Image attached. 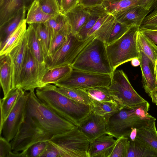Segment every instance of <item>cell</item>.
I'll use <instances>...</instances> for the list:
<instances>
[{
    "mask_svg": "<svg viewBox=\"0 0 157 157\" xmlns=\"http://www.w3.org/2000/svg\"><path fill=\"white\" fill-rule=\"evenodd\" d=\"M60 157L56 147L49 140H48L46 147L40 157Z\"/></svg>",
    "mask_w": 157,
    "mask_h": 157,
    "instance_id": "f6af8a7d",
    "label": "cell"
},
{
    "mask_svg": "<svg viewBox=\"0 0 157 157\" xmlns=\"http://www.w3.org/2000/svg\"><path fill=\"white\" fill-rule=\"evenodd\" d=\"M132 65L135 67H137L140 65V62L139 58H135L131 61Z\"/></svg>",
    "mask_w": 157,
    "mask_h": 157,
    "instance_id": "f5cc1de1",
    "label": "cell"
},
{
    "mask_svg": "<svg viewBox=\"0 0 157 157\" xmlns=\"http://www.w3.org/2000/svg\"><path fill=\"white\" fill-rule=\"evenodd\" d=\"M90 105L91 111L103 117L107 122L111 116L122 109L115 101L102 102L91 99Z\"/></svg>",
    "mask_w": 157,
    "mask_h": 157,
    "instance_id": "603a6c76",
    "label": "cell"
},
{
    "mask_svg": "<svg viewBox=\"0 0 157 157\" xmlns=\"http://www.w3.org/2000/svg\"><path fill=\"white\" fill-rule=\"evenodd\" d=\"M137 129L136 128H134L132 130L128 136L129 137L130 140H134L136 138Z\"/></svg>",
    "mask_w": 157,
    "mask_h": 157,
    "instance_id": "816d5d0a",
    "label": "cell"
},
{
    "mask_svg": "<svg viewBox=\"0 0 157 157\" xmlns=\"http://www.w3.org/2000/svg\"><path fill=\"white\" fill-rule=\"evenodd\" d=\"M44 23L50 30L52 39L57 33L68 25L66 16L62 13L54 16Z\"/></svg>",
    "mask_w": 157,
    "mask_h": 157,
    "instance_id": "e575fe53",
    "label": "cell"
},
{
    "mask_svg": "<svg viewBox=\"0 0 157 157\" xmlns=\"http://www.w3.org/2000/svg\"><path fill=\"white\" fill-rule=\"evenodd\" d=\"M107 123L103 117L91 111L78 126L90 142L102 135L108 134L106 130Z\"/></svg>",
    "mask_w": 157,
    "mask_h": 157,
    "instance_id": "5bb4252c",
    "label": "cell"
},
{
    "mask_svg": "<svg viewBox=\"0 0 157 157\" xmlns=\"http://www.w3.org/2000/svg\"><path fill=\"white\" fill-rule=\"evenodd\" d=\"M0 82L5 98L12 90V64L8 54L0 56Z\"/></svg>",
    "mask_w": 157,
    "mask_h": 157,
    "instance_id": "7402d4cb",
    "label": "cell"
},
{
    "mask_svg": "<svg viewBox=\"0 0 157 157\" xmlns=\"http://www.w3.org/2000/svg\"><path fill=\"white\" fill-rule=\"evenodd\" d=\"M45 13L55 16L61 13L57 0H36Z\"/></svg>",
    "mask_w": 157,
    "mask_h": 157,
    "instance_id": "ab89813d",
    "label": "cell"
},
{
    "mask_svg": "<svg viewBox=\"0 0 157 157\" xmlns=\"http://www.w3.org/2000/svg\"><path fill=\"white\" fill-rule=\"evenodd\" d=\"M113 136L102 135L90 142L89 157H109L117 141Z\"/></svg>",
    "mask_w": 157,
    "mask_h": 157,
    "instance_id": "ac0fdd59",
    "label": "cell"
},
{
    "mask_svg": "<svg viewBox=\"0 0 157 157\" xmlns=\"http://www.w3.org/2000/svg\"><path fill=\"white\" fill-rule=\"evenodd\" d=\"M8 0H0V8Z\"/></svg>",
    "mask_w": 157,
    "mask_h": 157,
    "instance_id": "9f6ffc18",
    "label": "cell"
},
{
    "mask_svg": "<svg viewBox=\"0 0 157 157\" xmlns=\"http://www.w3.org/2000/svg\"><path fill=\"white\" fill-rule=\"evenodd\" d=\"M64 14L71 32L74 34L78 33L86 24L90 15L88 8L79 4Z\"/></svg>",
    "mask_w": 157,
    "mask_h": 157,
    "instance_id": "d6986e66",
    "label": "cell"
},
{
    "mask_svg": "<svg viewBox=\"0 0 157 157\" xmlns=\"http://www.w3.org/2000/svg\"><path fill=\"white\" fill-rule=\"evenodd\" d=\"M140 5L145 9L150 11L156 6V0H140Z\"/></svg>",
    "mask_w": 157,
    "mask_h": 157,
    "instance_id": "f907efd6",
    "label": "cell"
},
{
    "mask_svg": "<svg viewBox=\"0 0 157 157\" xmlns=\"http://www.w3.org/2000/svg\"><path fill=\"white\" fill-rule=\"evenodd\" d=\"M28 46L26 32L19 44L8 54L12 66V90L17 87Z\"/></svg>",
    "mask_w": 157,
    "mask_h": 157,
    "instance_id": "2e32d148",
    "label": "cell"
},
{
    "mask_svg": "<svg viewBox=\"0 0 157 157\" xmlns=\"http://www.w3.org/2000/svg\"><path fill=\"white\" fill-rule=\"evenodd\" d=\"M40 43L45 59L47 57L52 36L49 29L43 23L33 24Z\"/></svg>",
    "mask_w": 157,
    "mask_h": 157,
    "instance_id": "4dcf8cb0",
    "label": "cell"
},
{
    "mask_svg": "<svg viewBox=\"0 0 157 157\" xmlns=\"http://www.w3.org/2000/svg\"><path fill=\"white\" fill-rule=\"evenodd\" d=\"M24 6V0H8L0 8V26Z\"/></svg>",
    "mask_w": 157,
    "mask_h": 157,
    "instance_id": "1f68e13d",
    "label": "cell"
},
{
    "mask_svg": "<svg viewBox=\"0 0 157 157\" xmlns=\"http://www.w3.org/2000/svg\"><path fill=\"white\" fill-rule=\"evenodd\" d=\"M107 88L97 87L88 89L86 91L91 99L102 102L114 101Z\"/></svg>",
    "mask_w": 157,
    "mask_h": 157,
    "instance_id": "74e56055",
    "label": "cell"
},
{
    "mask_svg": "<svg viewBox=\"0 0 157 157\" xmlns=\"http://www.w3.org/2000/svg\"><path fill=\"white\" fill-rule=\"evenodd\" d=\"M137 42L139 51H142L153 63L156 75L157 46L139 30L138 33Z\"/></svg>",
    "mask_w": 157,
    "mask_h": 157,
    "instance_id": "d4e9b609",
    "label": "cell"
},
{
    "mask_svg": "<svg viewBox=\"0 0 157 157\" xmlns=\"http://www.w3.org/2000/svg\"><path fill=\"white\" fill-rule=\"evenodd\" d=\"M27 11L25 7L24 6L12 17L0 26V50L3 48L9 37L21 22L25 19Z\"/></svg>",
    "mask_w": 157,
    "mask_h": 157,
    "instance_id": "ffe728a7",
    "label": "cell"
},
{
    "mask_svg": "<svg viewBox=\"0 0 157 157\" xmlns=\"http://www.w3.org/2000/svg\"><path fill=\"white\" fill-rule=\"evenodd\" d=\"M35 0H24V6L27 10Z\"/></svg>",
    "mask_w": 157,
    "mask_h": 157,
    "instance_id": "db71d44e",
    "label": "cell"
},
{
    "mask_svg": "<svg viewBox=\"0 0 157 157\" xmlns=\"http://www.w3.org/2000/svg\"><path fill=\"white\" fill-rule=\"evenodd\" d=\"M107 88L113 100L122 109L132 107L147 101L134 90L122 70L113 71Z\"/></svg>",
    "mask_w": 157,
    "mask_h": 157,
    "instance_id": "52a82bcc",
    "label": "cell"
},
{
    "mask_svg": "<svg viewBox=\"0 0 157 157\" xmlns=\"http://www.w3.org/2000/svg\"><path fill=\"white\" fill-rule=\"evenodd\" d=\"M72 69L71 65H66L48 70L41 80L43 86L48 84H55L66 77Z\"/></svg>",
    "mask_w": 157,
    "mask_h": 157,
    "instance_id": "f1b7e54d",
    "label": "cell"
},
{
    "mask_svg": "<svg viewBox=\"0 0 157 157\" xmlns=\"http://www.w3.org/2000/svg\"><path fill=\"white\" fill-rule=\"evenodd\" d=\"M25 91L19 87L12 90L5 98L0 99L1 118L0 132H2L3 124L19 98Z\"/></svg>",
    "mask_w": 157,
    "mask_h": 157,
    "instance_id": "44dd1931",
    "label": "cell"
},
{
    "mask_svg": "<svg viewBox=\"0 0 157 157\" xmlns=\"http://www.w3.org/2000/svg\"><path fill=\"white\" fill-rule=\"evenodd\" d=\"M48 141L39 142L31 146L27 151V157H40L45 149Z\"/></svg>",
    "mask_w": 157,
    "mask_h": 157,
    "instance_id": "7bdbcfd3",
    "label": "cell"
},
{
    "mask_svg": "<svg viewBox=\"0 0 157 157\" xmlns=\"http://www.w3.org/2000/svg\"><path fill=\"white\" fill-rule=\"evenodd\" d=\"M26 34L28 46L35 60L39 81L43 86L41 80L48 70L46 66L42 47L33 24L29 25Z\"/></svg>",
    "mask_w": 157,
    "mask_h": 157,
    "instance_id": "4fadbf2b",
    "label": "cell"
},
{
    "mask_svg": "<svg viewBox=\"0 0 157 157\" xmlns=\"http://www.w3.org/2000/svg\"><path fill=\"white\" fill-rule=\"evenodd\" d=\"M105 0H80L79 4L86 8L102 5Z\"/></svg>",
    "mask_w": 157,
    "mask_h": 157,
    "instance_id": "681fc988",
    "label": "cell"
},
{
    "mask_svg": "<svg viewBox=\"0 0 157 157\" xmlns=\"http://www.w3.org/2000/svg\"><path fill=\"white\" fill-rule=\"evenodd\" d=\"M95 37L89 36L85 40L71 32L64 44L53 55L45 59L47 69L66 65H71L84 48Z\"/></svg>",
    "mask_w": 157,
    "mask_h": 157,
    "instance_id": "ba28073f",
    "label": "cell"
},
{
    "mask_svg": "<svg viewBox=\"0 0 157 157\" xmlns=\"http://www.w3.org/2000/svg\"><path fill=\"white\" fill-rule=\"evenodd\" d=\"M87 8L90 15L86 24L77 34L79 37L82 40H86L89 37L87 35L89 31L101 16L108 12L102 5Z\"/></svg>",
    "mask_w": 157,
    "mask_h": 157,
    "instance_id": "4316f807",
    "label": "cell"
},
{
    "mask_svg": "<svg viewBox=\"0 0 157 157\" xmlns=\"http://www.w3.org/2000/svg\"><path fill=\"white\" fill-rule=\"evenodd\" d=\"M80 0H62L61 11L64 14L79 4Z\"/></svg>",
    "mask_w": 157,
    "mask_h": 157,
    "instance_id": "bcb514c9",
    "label": "cell"
},
{
    "mask_svg": "<svg viewBox=\"0 0 157 157\" xmlns=\"http://www.w3.org/2000/svg\"><path fill=\"white\" fill-rule=\"evenodd\" d=\"M116 21L115 17L110 14L94 36L106 44Z\"/></svg>",
    "mask_w": 157,
    "mask_h": 157,
    "instance_id": "d590c367",
    "label": "cell"
},
{
    "mask_svg": "<svg viewBox=\"0 0 157 157\" xmlns=\"http://www.w3.org/2000/svg\"><path fill=\"white\" fill-rule=\"evenodd\" d=\"M140 28L157 29V6L145 17Z\"/></svg>",
    "mask_w": 157,
    "mask_h": 157,
    "instance_id": "b9f144b4",
    "label": "cell"
},
{
    "mask_svg": "<svg viewBox=\"0 0 157 157\" xmlns=\"http://www.w3.org/2000/svg\"><path fill=\"white\" fill-rule=\"evenodd\" d=\"M12 150L11 145L5 138H0V157H8Z\"/></svg>",
    "mask_w": 157,
    "mask_h": 157,
    "instance_id": "ee69618b",
    "label": "cell"
},
{
    "mask_svg": "<svg viewBox=\"0 0 157 157\" xmlns=\"http://www.w3.org/2000/svg\"><path fill=\"white\" fill-rule=\"evenodd\" d=\"M49 140L57 149L60 157H89L90 141L78 126L64 133L53 135Z\"/></svg>",
    "mask_w": 157,
    "mask_h": 157,
    "instance_id": "8992f818",
    "label": "cell"
},
{
    "mask_svg": "<svg viewBox=\"0 0 157 157\" xmlns=\"http://www.w3.org/2000/svg\"><path fill=\"white\" fill-rule=\"evenodd\" d=\"M140 5V0H121L111 3L105 7L109 13L113 15L131 7Z\"/></svg>",
    "mask_w": 157,
    "mask_h": 157,
    "instance_id": "8d00e7d4",
    "label": "cell"
},
{
    "mask_svg": "<svg viewBox=\"0 0 157 157\" xmlns=\"http://www.w3.org/2000/svg\"><path fill=\"white\" fill-rule=\"evenodd\" d=\"M106 45L95 37L80 53L71 66L73 69L111 75L113 71L108 56Z\"/></svg>",
    "mask_w": 157,
    "mask_h": 157,
    "instance_id": "277c9868",
    "label": "cell"
},
{
    "mask_svg": "<svg viewBox=\"0 0 157 157\" xmlns=\"http://www.w3.org/2000/svg\"><path fill=\"white\" fill-rule=\"evenodd\" d=\"M155 121H151L146 125L138 129L136 138L157 151V131Z\"/></svg>",
    "mask_w": 157,
    "mask_h": 157,
    "instance_id": "484cf974",
    "label": "cell"
},
{
    "mask_svg": "<svg viewBox=\"0 0 157 157\" xmlns=\"http://www.w3.org/2000/svg\"><path fill=\"white\" fill-rule=\"evenodd\" d=\"M126 157H157V151L137 138L130 140Z\"/></svg>",
    "mask_w": 157,
    "mask_h": 157,
    "instance_id": "cb8c5ba5",
    "label": "cell"
},
{
    "mask_svg": "<svg viewBox=\"0 0 157 157\" xmlns=\"http://www.w3.org/2000/svg\"><path fill=\"white\" fill-rule=\"evenodd\" d=\"M142 82L145 92L153 100L157 91V79L154 64L141 51H140Z\"/></svg>",
    "mask_w": 157,
    "mask_h": 157,
    "instance_id": "9a60e30c",
    "label": "cell"
},
{
    "mask_svg": "<svg viewBox=\"0 0 157 157\" xmlns=\"http://www.w3.org/2000/svg\"><path fill=\"white\" fill-rule=\"evenodd\" d=\"M129 140L127 136H122L117 141L109 157H126L128 152Z\"/></svg>",
    "mask_w": 157,
    "mask_h": 157,
    "instance_id": "f35d334b",
    "label": "cell"
},
{
    "mask_svg": "<svg viewBox=\"0 0 157 157\" xmlns=\"http://www.w3.org/2000/svg\"><path fill=\"white\" fill-rule=\"evenodd\" d=\"M26 24L25 19L21 22L9 37L3 48L0 50V56L8 54L19 44L26 32Z\"/></svg>",
    "mask_w": 157,
    "mask_h": 157,
    "instance_id": "83f0119b",
    "label": "cell"
},
{
    "mask_svg": "<svg viewBox=\"0 0 157 157\" xmlns=\"http://www.w3.org/2000/svg\"><path fill=\"white\" fill-rule=\"evenodd\" d=\"M26 117L34 121L52 135L64 133L75 126L45 105L37 97L34 90L28 92Z\"/></svg>",
    "mask_w": 157,
    "mask_h": 157,
    "instance_id": "3957f363",
    "label": "cell"
},
{
    "mask_svg": "<svg viewBox=\"0 0 157 157\" xmlns=\"http://www.w3.org/2000/svg\"><path fill=\"white\" fill-rule=\"evenodd\" d=\"M52 136L34 121L26 117L10 143L13 151H21L22 157H27V151L31 146L39 142L48 140Z\"/></svg>",
    "mask_w": 157,
    "mask_h": 157,
    "instance_id": "9c48e42d",
    "label": "cell"
},
{
    "mask_svg": "<svg viewBox=\"0 0 157 157\" xmlns=\"http://www.w3.org/2000/svg\"><path fill=\"white\" fill-rule=\"evenodd\" d=\"M130 27L116 21L107 40L106 45L116 41L120 38L125 33Z\"/></svg>",
    "mask_w": 157,
    "mask_h": 157,
    "instance_id": "60d3db41",
    "label": "cell"
},
{
    "mask_svg": "<svg viewBox=\"0 0 157 157\" xmlns=\"http://www.w3.org/2000/svg\"><path fill=\"white\" fill-rule=\"evenodd\" d=\"M42 86L35 60L28 46L17 87L30 91Z\"/></svg>",
    "mask_w": 157,
    "mask_h": 157,
    "instance_id": "7c38bea8",
    "label": "cell"
},
{
    "mask_svg": "<svg viewBox=\"0 0 157 157\" xmlns=\"http://www.w3.org/2000/svg\"><path fill=\"white\" fill-rule=\"evenodd\" d=\"M152 102L157 105V91L154 99L152 101Z\"/></svg>",
    "mask_w": 157,
    "mask_h": 157,
    "instance_id": "6f0895ef",
    "label": "cell"
},
{
    "mask_svg": "<svg viewBox=\"0 0 157 157\" xmlns=\"http://www.w3.org/2000/svg\"><path fill=\"white\" fill-rule=\"evenodd\" d=\"M57 1L61 10L62 0H57Z\"/></svg>",
    "mask_w": 157,
    "mask_h": 157,
    "instance_id": "680465c9",
    "label": "cell"
},
{
    "mask_svg": "<svg viewBox=\"0 0 157 157\" xmlns=\"http://www.w3.org/2000/svg\"><path fill=\"white\" fill-rule=\"evenodd\" d=\"M150 11L137 5L118 12L113 15L117 21L128 26L140 27L145 17Z\"/></svg>",
    "mask_w": 157,
    "mask_h": 157,
    "instance_id": "e0dca14e",
    "label": "cell"
},
{
    "mask_svg": "<svg viewBox=\"0 0 157 157\" xmlns=\"http://www.w3.org/2000/svg\"><path fill=\"white\" fill-rule=\"evenodd\" d=\"M28 92H25L18 99L4 122L2 128L4 137L8 141H11L25 121Z\"/></svg>",
    "mask_w": 157,
    "mask_h": 157,
    "instance_id": "8fae6325",
    "label": "cell"
},
{
    "mask_svg": "<svg viewBox=\"0 0 157 157\" xmlns=\"http://www.w3.org/2000/svg\"><path fill=\"white\" fill-rule=\"evenodd\" d=\"M139 30L157 46V29H149L140 28Z\"/></svg>",
    "mask_w": 157,
    "mask_h": 157,
    "instance_id": "c3c4849f",
    "label": "cell"
},
{
    "mask_svg": "<svg viewBox=\"0 0 157 157\" xmlns=\"http://www.w3.org/2000/svg\"><path fill=\"white\" fill-rule=\"evenodd\" d=\"M121 0H105L102 5L104 6H106L109 4L112 3L116 2Z\"/></svg>",
    "mask_w": 157,
    "mask_h": 157,
    "instance_id": "11a10c76",
    "label": "cell"
},
{
    "mask_svg": "<svg viewBox=\"0 0 157 157\" xmlns=\"http://www.w3.org/2000/svg\"><path fill=\"white\" fill-rule=\"evenodd\" d=\"M157 73V70H156V73Z\"/></svg>",
    "mask_w": 157,
    "mask_h": 157,
    "instance_id": "94428289",
    "label": "cell"
},
{
    "mask_svg": "<svg viewBox=\"0 0 157 157\" xmlns=\"http://www.w3.org/2000/svg\"><path fill=\"white\" fill-rule=\"evenodd\" d=\"M111 75L94 73L72 69L64 78L56 83L57 87L77 88L86 90L97 87H108Z\"/></svg>",
    "mask_w": 157,
    "mask_h": 157,
    "instance_id": "30bf717a",
    "label": "cell"
},
{
    "mask_svg": "<svg viewBox=\"0 0 157 157\" xmlns=\"http://www.w3.org/2000/svg\"><path fill=\"white\" fill-rule=\"evenodd\" d=\"M71 32V29L68 24L65 28L57 33L53 36L51 40L47 57L53 55L61 47L66 41L68 36Z\"/></svg>",
    "mask_w": 157,
    "mask_h": 157,
    "instance_id": "836d02e7",
    "label": "cell"
},
{
    "mask_svg": "<svg viewBox=\"0 0 157 157\" xmlns=\"http://www.w3.org/2000/svg\"><path fill=\"white\" fill-rule=\"evenodd\" d=\"M150 106L147 101L132 107L123 108L109 119L106 125L107 134L117 139L128 136L132 129H139L156 120L148 113Z\"/></svg>",
    "mask_w": 157,
    "mask_h": 157,
    "instance_id": "7a4b0ae2",
    "label": "cell"
},
{
    "mask_svg": "<svg viewBox=\"0 0 157 157\" xmlns=\"http://www.w3.org/2000/svg\"><path fill=\"white\" fill-rule=\"evenodd\" d=\"M157 0H156V6L155 7H157Z\"/></svg>",
    "mask_w": 157,
    "mask_h": 157,
    "instance_id": "91938a15",
    "label": "cell"
},
{
    "mask_svg": "<svg viewBox=\"0 0 157 157\" xmlns=\"http://www.w3.org/2000/svg\"><path fill=\"white\" fill-rule=\"evenodd\" d=\"M110 14L108 12L106 13L98 19L93 27L88 33L87 35L88 37L94 36L95 33L105 21Z\"/></svg>",
    "mask_w": 157,
    "mask_h": 157,
    "instance_id": "7dc6e473",
    "label": "cell"
},
{
    "mask_svg": "<svg viewBox=\"0 0 157 157\" xmlns=\"http://www.w3.org/2000/svg\"><path fill=\"white\" fill-rule=\"evenodd\" d=\"M50 84L36 88V95L47 107L59 116L78 126L91 112L90 105L72 100Z\"/></svg>",
    "mask_w": 157,
    "mask_h": 157,
    "instance_id": "6da1fadb",
    "label": "cell"
},
{
    "mask_svg": "<svg viewBox=\"0 0 157 157\" xmlns=\"http://www.w3.org/2000/svg\"><path fill=\"white\" fill-rule=\"evenodd\" d=\"M56 89L60 93L72 100L87 105H90V103L91 98L86 90L77 88L56 86Z\"/></svg>",
    "mask_w": 157,
    "mask_h": 157,
    "instance_id": "d6a6232c",
    "label": "cell"
},
{
    "mask_svg": "<svg viewBox=\"0 0 157 157\" xmlns=\"http://www.w3.org/2000/svg\"><path fill=\"white\" fill-rule=\"evenodd\" d=\"M139 29L138 26H131L120 38L106 45L108 56L113 71L133 59L139 58L137 37Z\"/></svg>",
    "mask_w": 157,
    "mask_h": 157,
    "instance_id": "5b68a950",
    "label": "cell"
},
{
    "mask_svg": "<svg viewBox=\"0 0 157 157\" xmlns=\"http://www.w3.org/2000/svg\"><path fill=\"white\" fill-rule=\"evenodd\" d=\"M27 11L25 19L27 24L29 25L44 23L54 16L44 13L36 0L33 2Z\"/></svg>",
    "mask_w": 157,
    "mask_h": 157,
    "instance_id": "f546056e",
    "label": "cell"
}]
</instances>
